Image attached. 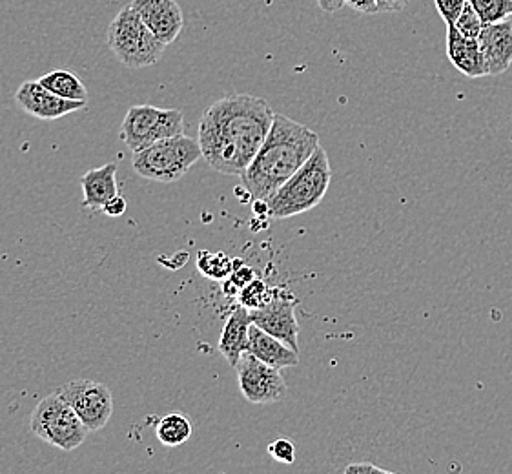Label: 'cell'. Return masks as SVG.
Instances as JSON below:
<instances>
[{"label":"cell","instance_id":"6da1fadb","mask_svg":"<svg viewBox=\"0 0 512 474\" xmlns=\"http://www.w3.org/2000/svg\"><path fill=\"white\" fill-rule=\"evenodd\" d=\"M276 112L267 99L236 93L219 99L199 121L206 163L225 176H243L267 139Z\"/></svg>","mask_w":512,"mask_h":474},{"label":"cell","instance_id":"7a4b0ae2","mask_svg":"<svg viewBox=\"0 0 512 474\" xmlns=\"http://www.w3.org/2000/svg\"><path fill=\"white\" fill-rule=\"evenodd\" d=\"M319 148V135L287 115L276 114L256 159L241 176L254 201H268Z\"/></svg>","mask_w":512,"mask_h":474},{"label":"cell","instance_id":"3957f363","mask_svg":"<svg viewBox=\"0 0 512 474\" xmlns=\"http://www.w3.org/2000/svg\"><path fill=\"white\" fill-rule=\"evenodd\" d=\"M330 181V161L325 148L319 146L307 163L301 166L274 196L265 201L268 217L288 219L318 207L323 197L327 196Z\"/></svg>","mask_w":512,"mask_h":474},{"label":"cell","instance_id":"277c9868","mask_svg":"<svg viewBox=\"0 0 512 474\" xmlns=\"http://www.w3.org/2000/svg\"><path fill=\"white\" fill-rule=\"evenodd\" d=\"M106 39L115 59L128 70H143L154 66L163 59L166 50L163 42L146 28L132 4H126L113 17Z\"/></svg>","mask_w":512,"mask_h":474},{"label":"cell","instance_id":"5b68a950","mask_svg":"<svg viewBox=\"0 0 512 474\" xmlns=\"http://www.w3.org/2000/svg\"><path fill=\"white\" fill-rule=\"evenodd\" d=\"M203 157L199 141L188 135H175L135 152L132 159L137 176L154 183H175Z\"/></svg>","mask_w":512,"mask_h":474},{"label":"cell","instance_id":"8992f818","mask_svg":"<svg viewBox=\"0 0 512 474\" xmlns=\"http://www.w3.org/2000/svg\"><path fill=\"white\" fill-rule=\"evenodd\" d=\"M30 427L35 436L64 453L79 449L90 433L59 392L37 403L31 413Z\"/></svg>","mask_w":512,"mask_h":474},{"label":"cell","instance_id":"52a82bcc","mask_svg":"<svg viewBox=\"0 0 512 474\" xmlns=\"http://www.w3.org/2000/svg\"><path fill=\"white\" fill-rule=\"evenodd\" d=\"M185 134V115L175 108H157L152 104L132 106L121 126V141L135 154L168 137Z\"/></svg>","mask_w":512,"mask_h":474},{"label":"cell","instance_id":"ba28073f","mask_svg":"<svg viewBox=\"0 0 512 474\" xmlns=\"http://www.w3.org/2000/svg\"><path fill=\"white\" fill-rule=\"evenodd\" d=\"M59 394L70 403L90 433L104 429L113 414V394L104 383L95 380H73L62 385Z\"/></svg>","mask_w":512,"mask_h":474},{"label":"cell","instance_id":"9c48e42d","mask_svg":"<svg viewBox=\"0 0 512 474\" xmlns=\"http://www.w3.org/2000/svg\"><path fill=\"white\" fill-rule=\"evenodd\" d=\"M236 371L239 391L245 396L246 402L270 405L287 398V382L283 380L281 371L257 360L250 352L241 356Z\"/></svg>","mask_w":512,"mask_h":474},{"label":"cell","instance_id":"30bf717a","mask_svg":"<svg viewBox=\"0 0 512 474\" xmlns=\"http://www.w3.org/2000/svg\"><path fill=\"white\" fill-rule=\"evenodd\" d=\"M296 298L287 290L274 289V296L261 309L250 310L252 323L270 336L287 343L299 352V323L296 320Z\"/></svg>","mask_w":512,"mask_h":474},{"label":"cell","instance_id":"8fae6325","mask_svg":"<svg viewBox=\"0 0 512 474\" xmlns=\"http://www.w3.org/2000/svg\"><path fill=\"white\" fill-rule=\"evenodd\" d=\"M15 103L24 114L31 115L39 121H57L73 112L84 110L82 101H68L46 90L39 81H26L15 92Z\"/></svg>","mask_w":512,"mask_h":474},{"label":"cell","instance_id":"7c38bea8","mask_svg":"<svg viewBox=\"0 0 512 474\" xmlns=\"http://www.w3.org/2000/svg\"><path fill=\"white\" fill-rule=\"evenodd\" d=\"M134 10L139 13L146 28L154 33L164 46L179 39L185 28V15L177 0H132Z\"/></svg>","mask_w":512,"mask_h":474},{"label":"cell","instance_id":"4fadbf2b","mask_svg":"<svg viewBox=\"0 0 512 474\" xmlns=\"http://www.w3.org/2000/svg\"><path fill=\"white\" fill-rule=\"evenodd\" d=\"M487 75H502L512 64V17L496 24H485L478 37Z\"/></svg>","mask_w":512,"mask_h":474},{"label":"cell","instance_id":"5bb4252c","mask_svg":"<svg viewBox=\"0 0 512 474\" xmlns=\"http://www.w3.org/2000/svg\"><path fill=\"white\" fill-rule=\"evenodd\" d=\"M447 57L452 66L469 79L487 75L482 46L478 39H469L461 35L454 26L447 28Z\"/></svg>","mask_w":512,"mask_h":474},{"label":"cell","instance_id":"9a60e30c","mask_svg":"<svg viewBox=\"0 0 512 474\" xmlns=\"http://www.w3.org/2000/svg\"><path fill=\"white\" fill-rule=\"evenodd\" d=\"M246 352H250L252 356H256L257 360L279 371L299 365V352L290 349L287 343L270 336L254 323L248 332V351Z\"/></svg>","mask_w":512,"mask_h":474},{"label":"cell","instance_id":"2e32d148","mask_svg":"<svg viewBox=\"0 0 512 474\" xmlns=\"http://www.w3.org/2000/svg\"><path fill=\"white\" fill-rule=\"evenodd\" d=\"M82 205L90 210H103L104 205L119 196L117 188V163L88 170L81 179Z\"/></svg>","mask_w":512,"mask_h":474},{"label":"cell","instance_id":"e0dca14e","mask_svg":"<svg viewBox=\"0 0 512 474\" xmlns=\"http://www.w3.org/2000/svg\"><path fill=\"white\" fill-rule=\"evenodd\" d=\"M252 327V318H250V310L239 305L232 310V314L228 316L221 338H219V352L225 356L226 361L236 367L241 356L248 351V332Z\"/></svg>","mask_w":512,"mask_h":474},{"label":"cell","instance_id":"ac0fdd59","mask_svg":"<svg viewBox=\"0 0 512 474\" xmlns=\"http://www.w3.org/2000/svg\"><path fill=\"white\" fill-rule=\"evenodd\" d=\"M39 83L50 90V92L59 95L62 99L68 101H82L88 103V88L84 86L81 79L73 72L68 70H53L50 73H44Z\"/></svg>","mask_w":512,"mask_h":474},{"label":"cell","instance_id":"d6986e66","mask_svg":"<svg viewBox=\"0 0 512 474\" xmlns=\"http://www.w3.org/2000/svg\"><path fill=\"white\" fill-rule=\"evenodd\" d=\"M192 423L185 414H168L157 423V440L166 447H179L192 438Z\"/></svg>","mask_w":512,"mask_h":474},{"label":"cell","instance_id":"ffe728a7","mask_svg":"<svg viewBox=\"0 0 512 474\" xmlns=\"http://www.w3.org/2000/svg\"><path fill=\"white\" fill-rule=\"evenodd\" d=\"M197 268L206 278L228 279L234 272V261L223 252H201L197 258Z\"/></svg>","mask_w":512,"mask_h":474},{"label":"cell","instance_id":"44dd1931","mask_svg":"<svg viewBox=\"0 0 512 474\" xmlns=\"http://www.w3.org/2000/svg\"><path fill=\"white\" fill-rule=\"evenodd\" d=\"M483 24H496L512 17V0H469Z\"/></svg>","mask_w":512,"mask_h":474},{"label":"cell","instance_id":"7402d4cb","mask_svg":"<svg viewBox=\"0 0 512 474\" xmlns=\"http://www.w3.org/2000/svg\"><path fill=\"white\" fill-rule=\"evenodd\" d=\"M237 296H239V305H243L246 309H261L274 296V289H268V285L263 279L254 278L241 289Z\"/></svg>","mask_w":512,"mask_h":474},{"label":"cell","instance_id":"603a6c76","mask_svg":"<svg viewBox=\"0 0 512 474\" xmlns=\"http://www.w3.org/2000/svg\"><path fill=\"white\" fill-rule=\"evenodd\" d=\"M483 26L485 24L480 19V15L474 11V8L469 4V0H467V6L461 11L460 19L456 21L454 28L460 31L461 35L469 37V39H478L480 33H482Z\"/></svg>","mask_w":512,"mask_h":474},{"label":"cell","instance_id":"cb8c5ba5","mask_svg":"<svg viewBox=\"0 0 512 474\" xmlns=\"http://www.w3.org/2000/svg\"><path fill=\"white\" fill-rule=\"evenodd\" d=\"M436 10L440 13L441 19L449 26H454L460 19L461 11L467 6V0H434Z\"/></svg>","mask_w":512,"mask_h":474},{"label":"cell","instance_id":"d4e9b609","mask_svg":"<svg viewBox=\"0 0 512 474\" xmlns=\"http://www.w3.org/2000/svg\"><path fill=\"white\" fill-rule=\"evenodd\" d=\"M268 454L281 462V464H294L296 462V445L288 438H277L276 442L268 445Z\"/></svg>","mask_w":512,"mask_h":474},{"label":"cell","instance_id":"484cf974","mask_svg":"<svg viewBox=\"0 0 512 474\" xmlns=\"http://www.w3.org/2000/svg\"><path fill=\"white\" fill-rule=\"evenodd\" d=\"M343 474H398L381 469L378 465L369 464V462H356V464L347 465Z\"/></svg>","mask_w":512,"mask_h":474},{"label":"cell","instance_id":"4316f807","mask_svg":"<svg viewBox=\"0 0 512 474\" xmlns=\"http://www.w3.org/2000/svg\"><path fill=\"white\" fill-rule=\"evenodd\" d=\"M126 208H128L126 199L119 194V196L113 197L104 205L103 212L108 217H121L126 212Z\"/></svg>","mask_w":512,"mask_h":474},{"label":"cell","instance_id":"83f0119b","mask_svg":"<svg viewBox=\"0 0 512 474\" xmlns=\"http://www.w3.org/2000/svg\"><path fill=\"white\" fill-rule=\"evenodd\" d=\"M345 4L352 10L363 13V15H376L378 13L376 0H345Z\"/></svg>","mask_w":512,"mask_h":474},{"label":"cell","instance_id":"f1b7e54d","mask_svg":"<svg viewBox=\"0 0 512 474\" xmlns=\"http://www.w3.org/2000/svg\"><path fill=\"white\" fill-rule=\"evenodd\" d=\"M378 13H400L407 8L409 0H376Z\"/></svg>","mask_w":512,"mask_h":474},{"label":"cell","instance_id":"f546056e","mask_svg":"<svg viewBox=\"0 0 512 474\" xmlns=\"http://www.w3.org/2000/svg\"><path fill=\"white\" fill-rule=\"evenodd\" d=\"M318 4L321 11H325L328 15L338 13L343 6H347V4H345V0H318Z\"/></svg>","mask_w":512,"mask_h":474}]
</instances>
